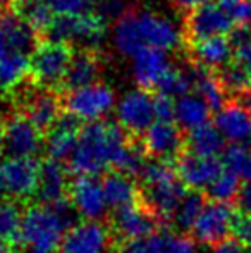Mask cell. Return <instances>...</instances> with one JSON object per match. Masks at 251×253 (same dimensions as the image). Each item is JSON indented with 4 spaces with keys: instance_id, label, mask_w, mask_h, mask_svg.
I'll return each instance as SVG.
<instances>
[{
    "instance_id": "8",
    "label": "cell",
    "mask_w": 251,
    "mask_h": 253,
    "mask_svg": "<svg viewBox=\"0 0 251 253\" xmlns=\"http://www.w3.org/2000/svg\"><path fill=\"white\" fill-rule=\"evenodd\" d=\"M164 224V220L153 212L148 205L143 202H136L133 205L122 207L115 210L110 215V227L112 240L115 245H121L124 241L143 238L146 234L157 233L158 227Z\"/></svg>"
},
{
    "instance_id": "10",
    "label": "cell",
    "mask_w": 251,
    "mask_h": 253,
    "mask_svg": "<svg viewBox=\"0 0 251 253\" xmlns=\"http://www.w3.org/2000/svg\"><path fill=\"white\" fill-rule=\"evenodd\" d=\"M115 116L117 123L126 133L141 134L143 136L146 129L155 123V103L153 97L148 95L146 90L138 88L122 95L121 100L115 105Z\"/></svg>"
},
{
    "instance_id": "51",
    "label": "cell",
    "mask_w": 251,
    "mask_h": 253,
    "mask_svg": "<svg viewBox=\"0 0 251 253\" xmlns=\"http://www.w3.org/2000/svg\"><path fill=\"white\" fill-rule=\"evenodd\" d=\"M36 2H41V0H16V7H19V10H21V9H26V7L33 5V3H36Z\"/></svg>"
},
{
    "instance_id": "31",
    "label": "cell",
    "mask_w": 251,
    "mask_h": 253,
    "mask_svg": "<svg viewBox=\"0 0 251 253\" xmlns=\"http://www.w3.org/2000/svg\"><path fill=\"white\" fill-rule=\"evenodd\" d=\"M112 42H114L115 50L121 53L122 57H131V59L144 48L140 37V31H138L134 10H129L126 16H122L115 23L114 33H112Z\"/></svg>"
},
{
    "instance_id": "38",
    "label": "cell",
    "mask_w": 251,
    "mask_h": 253,
    "mask_svg": "<svg viewBox=\"0 0 251 253\" xmlns=\"http://www.w3.org/2000/svg\"><path fill=\"white\" fill-rule=\"evenodd\" d=\"M165 243H167V236L157 231L143 238L124 241L117 245V248L119 253H164Z\"/></svg>"
},
{
    "instance_id": "27",
    "label": "cell",
    "mask_w": 251,
    "mask_h": 253,
    "mask_svg": "<svg viewBox=\"0 0 251 253\" xmlns=\"http://www.w3.org/2000/svg\"><path fill=\"white\" fill-rule=\"evenodd\" d=\"M191 78H193V90L198 97H201L210 110H218L225 105V95L227 91L224 90L220 80L217 74H214L210 69L198 66V64H191Z\"/></svg>"
},
{
    "instance_id": "24",
    "label": "cell",
    "mask_w": 251,
    "mask_h": 253,
    "mask_svg": "<svg viewBox=\"0 0 251 253\" xmlns=\"http://www.w3.org/2000/svg\"><path fill=\"white\" fill-rule=\"evenodd\" d=\"M0 33L9 50L30 53L36 48V31L19 14H3L0 17Z\"/></svg>"
},
{
    "instance_id": "43",
    "label": "cell",
    "mask_w": 251,
    "mask_h": 253,
    "mask_svg": "<svg viewBox=\"0 0 251 253\" xmlns=\"http://www.w3.org/2000/svg\"><path fill=\"white\" fill-rule=\"evenodd\" d=\"M129 3L127 0H97L95 3L93 14L100 16L102 19L107 21H115L117 23L122 16H126L129 12Z\"/></svg>"
},
{
    "instance_id": "35",
    "label": "cell",
    "mask_w": 251,
    "mask_h": 253,
    "mask_svg": "<svg viewBox=\"0 0 251 253\" xmlns=\"http://www.w3.org/2000/svg\"><path fill=\"white\" fill-rule=\"evenodd\" d=\"M158 93L171 97L174 100L189 95V91L193 90V78H191V69L189 67H174L165 74V78L158 84Z\"/></svg>"
},
{
    "instance_id": "48",
    "label": "cell",
    "mask_w": 251,
    "mask_h": 253,
    "mask_svg": "<svg viewBox=\"0 0 251 253\" xmlns=\"http://www.w3.org/2000/svg\"><path fill=\"white\" fill-rule=\"evenodd\" d=\"M171 2L176 9L182 10V12H191V10L198 9L205 3H210L212 0H171Z\"/></svg>"
},
{
    "instance_id": "36",
    "label": "cell",
    "mask_w": 251,
    "mask_h": 253,
    "mask_svg": "<svg viewBox=\"0 0 251 253\" xmlns=\"http://www.w3.org/2000/svg\"><path fill=\"white\" fill-rule=\"evenodd\" d=\"M224 164L243 181H251V143H234L225 148Z\"/></svg>"
},
{
    "instance_id": "3",
    "label": "cell",
    "mask_w": 251,
    "mask_h": 253,
    "mask_svg": "<svg viewBox=\"0 0 251 253\" xmlns=\"http://www.w3.org/2000/svg\"><path fill=\"white\" fill-rule=\"evenodd\" d=\"M140 181L141 202L150 207L164 222L174 220L176 210L188 193L184 183L179 179L176 166L165 160L148 162Z\"/></svg>"
},
{
    "instance_id": "49",
    "label": "cell",
    "mask_w": 251,
    "mask_h": 253,
    "mask_svg": "<svg viewBox=\"0 0 251 253\" xmlns=\"http://www.w3.org/2000/svg\"><path fill=\"white\" fill-rule=\"evenodd\" d=\"M238 202H239L241 210H246V212L251 213V181H246V184L241 188Z\"/></svg>"
},
{
    "instance_id": "46",
    "label": "cell",
    "mask_w": 251,
    "mask_h": 253,
    "mask_svg": "<svg viewBox=\"0 0 251 253\" xmlns=\"http://www.w3.org/2000/svg\"><path fill=\"white\" fill-rule=\"evenodd\" d=\"M208 248H210V253H250V248H246L234 238H225Z\"/></svg>"
},
{
    "instance_id": "54",
    "label": "cell",
    "mask_w": 251,
    "mask_h": 253,
    "mask_svg": "<svg viewBox=\"0 0 251 253\" xmlns=\"http://www.w3.org/2000/svg\"><path fill=\"white\" fill-rule=\"evenodd\" d=\"M5 152V136H3V124L0 123V153Z\"/></svg>"
},
{
    "instance_id": "23",
    "label": "cell",
    "mask_w": 251,
    "mask_h": 253,
    "mask_svg": "<svg viewBox=\"0 0 251 253\" xmlns=\"http://www.w3.org/2000/svg\"><path fill=\"white\" fill-rule=\"evenodd\" d=\"M189 52L194 64L210 71H220L222 67L229 66L236 53L227 37H214L196 43H189Z\"/></svg>"
},
{
    "instance_id": "4",
    "label": "cell",
    "mask_w": 251,
    "mask_h": 253,
    "mask_svg": "<svg viewBox=\"0 0 251 253\" xmlns=\"http://www.w3.org/2000/svg\"><path fill=\"white\" fill-rule=\"evenodd\" d=\"M48 40L62 43H79L84 50H95L105 42L107 26L100 16L79 14V16H57L47 31Z\"/></svg>"
},
{
    "instance_id": "16",
    "label": "cell",
    "mask_w": 251,
    "mask_h": 253,
    "mask_svg": "<svg viewBox=\"0 0 251 253\" xmlns=\"http://www.w3.org/2000/svg\"><path fill=\"white\" fill-rule=\"evenodd\" d=\"M3 136L9 157H35L43 147L41 131L23 112L7 117L3 123Z\"/></svg>"
},
{
    "instance_id": "28",
    "label": "cell",
    "mask_w": 251,
    "mask_h": 253,
    "mask_svg": "<svg viewBox=\"0 0 251 253\" xmlns=\"http://www.w3.org/2000/svg\"><path fill=\"white\" fill-rule=\"evenodd\" d=\"M31 73V59L28 53L9 50L0 60V97L12 93Z\"/></svg>"
},
{
    "instance_id": "32",
    "label": "cell",
    "mask_w": 251,
    "mask_h": 253,
    "mask_svg": "<svg viewBox=\"0 0 251 253\" xmlns=\"http://www.w3.org/2000/svg\"><path fill=\"white\" fill-rule=\"evenodd\" d=\"M23 213L16 200H0V248H16L21 245Z\"/></svg>"
},
{
    "instance_id": "2",
    "label": "cell",
    "mask_w": 251,
    "mask_h": 253,
    "mask_svg": "<svg viewBox=\"0 0 251 253\" xmlns=\"http://www.w3.org/2000/svg\"><path fill=\"white\" fill-rule=\"evenodd\" d=\"M76 209L69 197L55 205L36 203L24 210L21 247L33 253H54L61 248L67 229L76 222Z\"/></svg>"
},
{
    "instance_id": "47",
    "label": "cell",
    "mask_w": 251,
    "mask_h": 253,
    "mask_svg": "<svg viewBox=\"0 0 251 253\" xmlns=\"http://www.w3.org/2000/svg\"><path fill=\"white\" fill-rule=\"evenodd\" d=\"M234 60L238 64H241V66L248 71L250 76H251V42H250V43H246V45H243V47L236 48Z\"/></svg>"
},
{
    "instance_id": "25",
    "label": "cell",
    "mask_w": 251,
    "mask_h": 253,
    "mask_svg": "<svg viewBox=\"0 0 251 253\" xmlns=\"http://www.w3.org/2000/svg\"><path fill=\"white\" fill-rule=\"evenodd\" d=\"M105 191V198L110 209L119 210L122 207L133 205V203L141 200V191L140 186L136 184V181L131 176L122 172H108L105 174V177L102 179Z\"/></svg>"
},
{
    "instance_id": "12",
    "label": "cell",
    "mask_w": 251,
    "mask_h": 253,
    "mask_svg": "<svg viewBox=\"0 0 251 253\" xmlns=\"http://www.w3.org/2000/svg\"><path fill=\"white\" fill-rule=\"evenodd\" d=\"M114 247L108 224L102 220H81L67 229L59 253H105Z\"/></svg>"
},
{
    "instance_id": "22",
    "label": "cell",
    "mask_w": 251,
    "mask_h": 253,
    "mask_svg": "<svg viewBox=\"0 0 251 253\" xmlns=\"http://www.w3.org/2000/svg\"><path fill=\"white\" fill-rule=\"evenodd\" d=\"M215 126L232 145L251 143V114L236 102L225 103L215 114Z\"/></svg>"
},
{
    "instance_id": "15",
    "label": "cell",
    "mask_w": 251,
    "mask_h": 253,
    "mask_svg": "<svg viewBox=\"0 0 251 253\" xmlns=\"http://www.w3.org/2000/svg\"><path fill=\"white\" fill-rule=\"evenodd\" d=\"M232 215H234V210H232L231 203L208 202L201 215L194 222L191 236L200 245L212 247V245L225 240L227 233H231Z\"/></svg>"
},
{
    "instance_id": "6",
    "label": "cell",
    "mask_w": 251,
    "mask_h": 253,
    "mask_svg": "<svg viewBox=\"0 0 251 253\" xmlns=\"http://www.w3.org/2000/svg\"><path fill=\"white\" fill-rule=\"evenodd\" d=\"M72 48L62 42H45L38 45L31 57V78L40 88L54 90L64 83L72 62Z\"/></svg>"
},
{
    "instance_id": "5",
    "label": "cell",
    "mask_w": 251,
    "mask_h": 253,
    "mask_svg": "<svg viewBox=\"0 0 251 253\" xmlns=\"http://www.w3.org/2000/svg\"><path fill=\"white\" fill-rule=\"evenodd\" d=\"M40 167L35 157H9L0 164V198L24 202L36 195Z\"/></svg>"
},
{
    "instance_id": "44",
    "label": "cell",
    "mask_w": 251,
    "mask_h": 253,
    "mask_svg": "<svg viewBox=\"0 0 251 253\" xmlns=\"http://www.w3.org/2000/svg\"><path fill=\"white\" fill-rule=\"evenodd\" d=\"M164 253H200L196 247V241L193 236L186 233L172 234L167 236V243H165Z\"/></svg>"
},
{
    "instance_id": "39",
    "label": "cell",
    "mask_w": 251,
    "mask_h": 253,
    "mask_svg": "<svg viewBox=\"0 0 251 253\" xmlns=\"http://www.w3.org/2000/svg\"><path fill=\"white\" fill-rule=\"evenodd\" d=\"M21 16L33 26V30L36 33H47L48 28L54 23V10L50 9V5L47 3V0H41L33 5L21 9Z\"/></svg>"
},
{
    "instance_id": "18",
    "label": "cell",
    "mask_w": 251,
    "mask_h": 253,
    "mask_svg": "<svg viewBox=\"0 0 251 253\" xmlns=\"http://www.w3.org/2000/svg\"><path fill=\"white\" fill-rule=\"evenodd\" d=\"M62 107V98L54 90L40 88V90L26 95L23 102V114L41 133H48L50 129H54L59 119L64 116Z\"/></svg>"
},
{
    "instance_id": "13",
    "label": "cell",
    "mask_w": 251,
    "mask_h": 253,
    "mask_svg": "<svg viewBox=\"0 0 251 253\" xmlns=\"http://www.w3.org/2000/svg\"><path fill=\"white\" fill-rule=\"evenodd\" d=\"M143 145L146 155L157 160H178L186 150V136L174 121H155L143 134Z\"/></svg>"
},
{
    "instance_id": "53",
    "label": "cell",
    "mask_w": 251,
    "mask_h": 253,
    "mask_svg": "<svg viewBox=\"0 0 251 253\" xmlns=\"http://www.w3.org/2000/svg\"><path fill=\"white\" fill-rule=\"evenodd\" d=\"M12 5H16V0H0V12H2V10H7Z\"/></svg>"
},
{
    "instance_id": "37",
    "label": "cell",
    "mask_w": 251,
    "mask_h": 253,
    "mask_svg": "<svg viewBox=\"0 0 251 253\" xmlns=\"http://www.w3.org/2000/svg\"><path fill=\"white\" fill-rule=\"evenodd\" d=\"M217 76H218L222 86H224V90L227 91V93L238 95V93H241V91L251 88L250 73L241 66V64L236 62V60L229 64V66L222 67V69L218 71Z\"/></svg>"
},
{
    "instance_id": "45",
    "label": "cell",
    "mask_w": 251,
    "mask_h": 253,
    "mask_svg": "<svg viewBox=\"0 0 251 253\" xmlns=\"http://www.w3.org/2000/svg\"><path fill=\"white\" fill-rule=\"evenodd\" d=\"M153 103H155V119L157 121H174L176 119V100L174 98L158 93L157 97L153 98Z\"/></svg>"
},
{
    "instance_id": "41",
    "label": "cell",
    "mask_w": 251,
    "mask_h": 253,
    "mask_svg": "<svg viewBox=\"0 0 251 253\" xmlns=\"http://www.w3.org/2000/svg\"><path fill=\"white\" fill-rule=\"evenodd\" d=\"M218 5L227 12L234 26L251 28V0H218Z\"/></svg>"
},
{
    "instance_id": "42",
    "label": "cell",
    "mask_w": 251,
    "mask_h": 253,
    "mask_svg": "<svg viewBox=\"0 0 251 253\" xmlns=\"http://www.w3.org/2000/svg\"><path fill=\"white\" fill-rule=\"evenodd\" d=\"M231 234L234 240L251 250V213L246 210H234L231 220Z\"/></svg>"
},
{
    "instance_id": "52",
    "label": "cell",
    "mask_w": 251,
    "mask_h": 253,
    "mask_svg": "<svg viewBox=\"0 0 251 253\" xmlns=\"http://www.w3.org/2000/svg\"><path fill=\"white\" fill-rule=\"evenodd\" d=\"M7 52H9V47H7L5 40H3L2 33H0V60H2V59H3V57H5V55H7Z\"/></svg>"
},
{
    "instance_id": "26",
    "label": "cell",
    "mask_w": 251,
    "mask_h": 253,
    "mask_svg": "<svg viewBox=\"0 0 251 253\" xmlns=\"http://www.w3.org/2000/svg\"><path fill=\"white\" fill-rule=\"evenodd\" d=\"M102 71V59L95 50H83L74 53L72 62L67 71V76L64 80V84L69 90L74 88H83L88 84L97 83Z\"/></svg>"
},
{
    "instance_id": "33",
    "label": "cell",
    "mask_w": 251,
    "mask_h": 253,
    "mask_svg": "<svg viewBox=\"0 0 251 253\" xmlns=\"http://www.w3.org/2000/svg\"><path fill=\"white\" fill-rule=\"evenodd\" d=\"M207 195L201 193L198 190H191L186 193V197L182 198L181 205L178 207L176 210V215H174V220L172 222L182 231H191L194 226V222L198 220V217L201 215L203 212L205 205H207Z\"/></svg>"
},
{
    "instance_id": "29",
    "label": "cell",
    "mask_w": 251,
    "mask_h": 253,
    "mask_svg": "<svg viewBox=\"0 0 251 253\" xmlns=\"http://www.w3.org/2000/svg\"><path fill=\"white\" fill-rule=\"evenodd\" d=\"M186 150L201 157H218L225 152V138L215 124H203L189 131L186 136Z\"/></svg>"
},
{
    "instance_id": "7",
    "label": "cell",
    "mask_w": 251,
    "mask_h": 253,
    "mask_svg": "<svg viewBox=\"0 0 251 253\" xmlns=\"http://www.w3.org/2000/svg\"><path fill=\"white\" fill-rule=\"evenodd\" d=\"M64 109L77 121L97 123L102 121L115 105V93L108 84L93 83L83 88L69 90L62 98Z\"/></svg>"
},
{
    "instance_id": "20",
    "label": "cell",
    "mask_w": 251,
    "mask_h": 253,
    "mask_svg": "<svg viewBox=\"0 0 251 253\" xmlns=\"http://www.w3.org/2000/svg\"><path fill=\"white\" fill-rule=\"evenodd\" d=\"M69 169L62 162L47 159L40 167V183H38L36 197L40 203L55 205L69 197Z\"/></svg>"
},
{
    "instance_id": "11",
    "label": "cell",
    "mask_w": 251,
    "mask_h": 253,
    "mask_svg": "<svg viewBox=\"0 0 251 253\" xmlns=\"http://www.w3.org/2000/svg\"><path fill=\"white\" fill-rule=\"evenodd\" d=\"M234 23L224 9L217 3H205L188 12L184 19V35L189 43L214 37H225L234 30Z\"/></svg>"
},
{
    "instance_id": "14",
    "label": "cell",
    "mask_w": 251,
    "mask_h": 253,
    "mask_svg": "<svg viewBox=\"0 0 251 253\" xmlns=\"http://www.w3.org/2000/svg\"><path fill=\"white\" fill-rule=\"evenodd\" d=\"M69 200L83 220H102L108 215L104 184L93 176H77L71 181Z\"/></svg>"
},
{
    "instance_id": "1",
    "label": "cell",
    "mask_w": 251,
    "mask_h": 253,
    "mask_svg": "<svg viewBox=\"0 0 251 253\" xmlns=\"http://www.w3.org/2000/svg\"><path fill=\"white\" fill-rule=\"evenodd\" d=\"M124 133L126 131L114 123H88L79 131L77 147L69 159V172L97 177L108 167H114L119 153L129 143Z\"/></svg>"
},
{
    "instance_id": "21",
    "label": "cell",
    "mask_w": 251,
    "mask_h": 253,
    "mask_svg": "<svg viewBox=\"0 0 251 253\" xmlns=\"http://www.w3.org/2000/svg\"><path fill=\"white\" fill-rule=\"evenodd\" d=\"M79 131V121L71 114H64L54 126V129L48 131L47 140H45V150H47L48 159L57 160V162H64V160L69 162L77 147Z\"/></svg>"
},
{
    "instance_id": "19",
    "label": "cell",
    "mask_w": 251,
    "mask_h": 253,
    "mask_svg": "<svg viewBox=\"0 0 251 253\" xmlns=\"http://www.w3.org/2000/svg\"><path fill=\"white\" fill-rule=\"evenodd\" d=\"M172 69L167 52L160 48H143L133 57V78L136 84L143 90L157 88L165 74Z\"/></svg>"
},
{
    "instance_id": "9",
    "label": "cell",
    "mask_w": 251,
    "mask_h": 253,
    "mask_svg": "<svg viewBox=\"0 0 251 253\" xmlns=\"http://www.w3.org/2000/svg\"><path fill=\"white\" fill-rule=\"evenodd\" d=\"M138 31H140L141 42L144 48H160V50L171 52L182 45L184 40V30H181L174 19L155 10H134Z\"/></svg>"
},
{
    "instance_id": "40",
    "label": "cell",
    "mask_w": 251,
    "mask_h": 253,
    "mask_svg": "<svg viewBox=\"0 0 251 253\" xmlns=\"http://www.w3.org/2000/svg\"><path fill=\"white\" fill-rule=\"evenodd\" d=\"M47 3L57 16H79L93 12L97 0H47Z\"/></svg>"
},
{
    "instance_id": "55",
    "label": "cell",
    "mask_w": 251,
    "mask_h": 253,
    "mask_svg": "<svg viewBox=\"0 0 251 253\" xmlns=\"http://www.w3.org/2000/svg\"><path fill=\"white\" fill-rule=\"evenodd\" d=\"M0 253H17L16 248H0Z\"/></svg>"
},
{
    "instance_id": "50",
    "label": "cell",
    "mask_w": 251,
    "mask_h": 253,
    "mask_svg": "<svg viewBox=\"0 0 251 253\" xmlns=\"http://www.w3.org/2000/svg\"><path fill=\"white\" fill-rule=\"evenodd\" d=\"M234 102L251 114V88L241 91V93H238V95H234Z\"/></svg>"
},
{
    "instance_id": "34",
    "label": "cell",
    "mask_w": 251,
    "mask_h": 253,
    "mask_svg": "<svg viewBox=\"0 0 251 253\" xmlns=\"http://www.w3.org/2000/svg\"><path fill=\"white\" fill-rule=\"evenodd\" d=\"M241 177L236 176L232 170L224 169L217 176V179L207 188L205 195L212 202H222V203H232L239 198L241 193Z\"/></svg>"
},
{
    "instance_id": "17",
    "label": "cell",
    "mask_w": 251,
    "mask_h": 253,
    "mask_svg": "<svg viewBox=\"0 0 251 253\" xmlns=\"http://www.w3.org/2000/svg\"><path fill=\"white\" fill-rule=\"evenodd\" d=\"M176 170L186 188L200 191L201 188L207 190L224 170V167L217 157H201L184 150L176 160Z\"/></svg>"
},
{
    "instance_id": "30",
    "label": "cell",
    "mask_w": 251,
    "mask_h": 253,
    "mask_svg": "<svg viewBox=\"0 0 251 253\" xmlns=\"http://www.w3.org/2000/svg\"><path fill=\"white\" fill-rule=\"evenodd\" d=\"M210 107L198 95H184L176 100V124L181 129L193 131L208 123Z\"/></svg>"
}]
</instances>
